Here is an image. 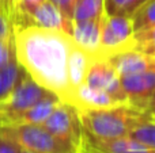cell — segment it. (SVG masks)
I'll list each match as a JSON object with an SVG mask.
<instances>
[{"label": "cell", "mask_w": 155, "mask_h": 153, "mask_svg": "<svg viewBox=\"0 0 155 153\" xmlns=\"http://www.w3.org/2000/svg\"><path fill=\"white\" fill-rule=\"evenodd\" d=\"M15 54L23 70L63 102L71 103L70 61L75 48L72 37L60 30L37 26L14 27Z\"/></svg>", "instance_id": "cell-1"}, {"label": "cell", "mask_w": 155, "mask_h": 153, "mask_svg": "<svg viewBox=\"0 0 155 153\" xmlns=\"http://www.w3.org/2000/svg\"><path fill=\"white\" fill-rule=\"evenodd\" d=\"M78 111L84 132L99 138L129 136L137 125L153 118L150 113L129 103L114 105L106 108Z\"/></svg>", "instance_id": "cell-2"}, {"label": "cell", "mask_w": 155, "mask_h": 153, "mask_svg": "<svg viewBox=\"0 0 155 153\" xmlns=\"http://www.w3.org/2000/svg\"><path fill=\"white\" fill-rule=\"evenodd\" d=\"M0 133L21 145V148L37 153H82L71 142L53 136L42 125L16 123L2 126Z\"/></svg>", "instance_id": "cell-3"}, {"label": "cell", "mask_w": 155, "mask_h": 153, "mask_svg": "<svg viewBox=\"0 0 155 153\" xmlns=\"http://www.w3.org/2000/svg\"><path fill=\"white\" fill-rule=\"evenodd\" d=\"M135 31L129 16L106 15L102 16L101 42L98 57L107 58L109 56L128 49H135Z\"/></svg>", "instance_id": "cell-4"}, {"label": "cell", "mask_w": 155, "mask_h": 153, "mask_svg": "<svg viewBox=\"0 0 155 153\" xmlns=\"http://www.w3.org/2000/svg\"><path fill=\"white\" fill-rule=\"evenodd\" d=\"M48 132L61 140L71 142L83 151V129L79 118V111L75 106L67 102H60L52 114L42 123Z\"/></svg>", "instance_id": "cell-5"}, {"label": "cell", "mask_w": 155, "mask_h": 153, "mask_svg": "<svg viewBox=\"0 0 155 153\" xmlns=\"http://www.w3.org/2000/svg\"><path fill=\"white\" fill-rule=\"evenodd\" d=\"M84 84L91 88L105 91L117 103H128L127 95L121 87L120 76L112 67V64L107 61V58L94 57L88 67Z\"/></svg>", "instance_id": "cell-6"}, {"label": "cell", "mask_w": 155, "mask_h": 153, "mask_svg": "<svg viewBox=\"0 0 155 153\" xmlns=\"http://www.w3.org/2000/svg\"><path fill=\"white\" fill-rule=\"evenodd\" d=\"M120 81L129 105L144 110V106L155 94V65L143 72L121 76Z\"/></svg>", "instance_id": "cell-7"}, {"label": "cell", "mask_w": 155, "mask_h": 153, "mask_svg": "<svg viewBox=\"0 0 155 153\" xmlns=\"http://www.w3.org/2000/svg\"><path fill=\"white\" fill-rule=\"evenodd\" d=\"M83 146L98 153H155L154 148L139 142L131 136L99 138L83 132Z\"/></svg>", "instance_id": "cell-8"}, {"label": "cell", "mask_w": 155, "mask_h": 153, "mask_svg": "<svg viewBox=\"0 0 155 153\" xmlns=\"http://www.w3.org/2000/svg\"><path fill=\"white\" fill-rule=\"evenodd\" d=\"M26 26H37L42 27V29L60 30V31H64L72 37L74 23L64 18V15L60 12V10L53 3L49 2V0H45L27 15L25 24L19 27Z\"/></svg>", "instance_id": "cell-9"}, {"label": "cell", "mask_w": 155, "mask_h": 153, "mask_svg": "<svg viewBox=\"0 0 155 153\" xmlns=\"http://www.w3.org/2000/svg\"><path fill=\"white\" fill-rule=\"evenodd\" d=\"M107 61L112 64V67L116 69L120 77L143 72V70L150 69L155 65V62L147 54L136 48L112 54L107 57Z\"/></svg>", "instance_id": "cell-10"}, {"label": "cell", "mask_w": 155, "mask_h": 153, "mask_svg": "<svg viewBox=\"0 0 155 153\" xmlns=\"http://www.w3.org/2000/svg\"><path fill=\"white\" fill-rule=\"evenodd\" d=\"M102 16L97 19H87V20L74 22V27H72L74 42L80 49H83L88 54H91L93 57H98V54H99Z\"/></svg>", "instance_id": "cell-11"}, {"label": "cell", "mask_w": 155, "mask_h": 153, "mask_svg": "<svg viewBox=\"0 0 155 153\" xmlns=\"http://www.w3.org/2000/svg\"><path fill=\"white\" fill-rule=\"evenodd\" d=\"M71 105L75 106L78 110H95V108H106L121 103H117L102 89L91 88L87 84H82L74 92Z\"/></svg>", "instance_id": "cell-12"}, {"label": "cell", "mask_w": 155, "mask_h": 153, "mask_svg": "<svg viewBox=\"0 0 155 153\" xmlns=\"http://www.w3.org/2000/svg\"><path fill=\"white\" fill-rule=\"evenodd\" d=\"M60 102H61V99H60L56 94H51V95H48V96L42 98L40 102H37L34 106H31V107L21 117L18 123L42 125Z\"/></svg>", "instance_id": "cell-13"}, {"label": "cell", "mask_w": 155, "mask_h": 153, "mask_svg": "<svg viewBox=\"0 0 155 153\" xmlns=\"http://www.w3.org/2000/svg\"><path fill=\"white\" fill-rule=\"evenodd\" d=\"M22 73H23V68L19 65L16 58L0 67V102L12 92L19 79L22 77Z\"/></svg>", "instance_id": "cell-14"}, {"label": "cell", "mask_w": 155, "mask_h": 153, "mask_svg": "<svg viewBox=\"0 0 155 153\" xmlns=\"http://www.w3.org/2000/svg\"><path fill=\"white\" fill-rule=\"evenodd\" d=\"M134 31L142 33L155 27V0H147L131 16Z\"/></svg>", "instance_id": "cell-15"}, {"label": "cell", "mask_w": 155, "mask_h": 153, "mask_svg": "<svg viewBox=\"0 0 155 153\" xmlns=\"http://www.w3.org/2000/svg\"><path fill=\"white\" fill-rule=\"evenodd\" d=\"M105 14V0H76L74 22L101 18Z\"/></svg>", "instance_id": "cell-16"}, {"label": "cell", "mask_w": 155, "mask_h": 153, "mask_svg": "<svg viewBox=\"0 0 155 153\" xmlns=\"http://www.w3.org/2000/svg\"><path fill=\"white\" fill-rule=\"evenodd\" d=\"M146 2L147 0H105V14L131 18L135 11Z\"/></svg>", "instance_id": "cell-17"}, {"label": "cell", "mask_w": 155, "mask_h": 153, "mask_svg": "<svg viewBox=\"0 0 155 153\" xmlns=\"http://www.w3.org/2000/svg\"><path fill=\"white\" fill-rule=\"evenodd\" d=\"M129 136L139 142L155 149V119L150 118L142 122L129 133Z\"/></svg>", "instance_id": "cell-18"}, {"label": "cell", "mask_w": 155, "mask_h": 153, "mask_svg": "<svg viewBox=\"0 0 155 153\" xmlns=\"http://www.w3.org/2000/svg\"><path fill=\"white\" fill-rule=\"evenodd\" d=\"M14 58H16L14 35L8 38H0V67L8 64Z\"/></svg>", "instance_id": "cell-19"}, {"label": "cell", "mask_w": 155, "mask_h": 153, "mask_svg": "<svg viewBox=\"0 0 155 153\" xmlns=\"http://www.w3.org/2000/svg\"><path fill=\"white\" fill-rule=\"evenodd\" d=\"M49 2H52L59 8L65 19L74 23V10H75L76 0H49Z\"/></svg>", "instance_id": "cell-20"}, {"label": "cell", "mask_w": 155, "mask_h": 153, "mask_svg": "<svg viewBox=\"0 0 155 153\" xmlns=\"http://www.w3.org/2000/svg\"><path fill=\"white\" fill-rule=\"evenodd\" d=\"M135 43H136V46H135L136 49L155 45V27L142 33H136L135 34Z\"/></svg>", "instance_id": "cell-21"}, {"label": "cell", "mask_w": 155, "mask_h": 153, "mask_svg": "<svg viewBox=\"0 0 155 153\" xmlns=\"http://www.w3.org/2000/svg\"><path fill=\"white\" fill-rule=\"evenodd\" d=\"M21 145L12 138L0 133V153H19Z\"/></svg>", "instance_id": "cell-22"}, {"label": "cell", "mask_w": 155, "mask_h": 153, "mask_svg": "<svg viewBox=\"0 0 155 153\" xmlns=\"http://www.w3.org/2000/svg\"><path fill=\"white\" fill-rule=\"evenodd\" d=\"M14 35L12 19L0 11V38H8Z\"/></svg>", "instance_id": "cell-23"}, {"label": "cell", "mask_w": 155, "mask_h": 153, "mask_svg": "<svg viewBox=\"0 0 155 153\" xmlns=\"http://www.w3.org/2000/svg\"><path fill=\"white\" fill-rule=\"evenodd\" d=\"M0 11L4 12L12 19L14 23V12H15V0H0Z\"/></svg>", "instance_id": "cell-24"}, {"label": "cell", "mask_w": 155, "mask_h": 153, "mask_svg": "<svg viewBox=\"0 0 155 153\" xmlns=\"http://www.w3.org/2000/svg\"><path fill=\"white\" fill-rule=\"evenodd\" d=\"M139 50H142L143 53H146L151 60L155 62V45H150V46H144V48H139Z\"/></svg>", "instance_id": "cell-25"}, {"label": "cell", "mask_w": 155, "mask_h": 153, "mask_svg": "<svg viewBox=\"0 0 155 153\" xmlns=\"http://www.w3.org/2000/svg\"><path fill=\"white\" fill-rule=\"evenodd\" d=\"M147 113H150L151 115H155V105H150V106H147V107L144 108Z\"/></svg>", "instance_id": "cell-26"}, {"label": "cell", "mask_w": 155, "mask_h": 153, "mask_svg": "<svg viewBox=\"0 0 155 153\" xmlns=\"http://www.w3.org/2000/svg\"><path fill=\"white\" fill-rule=\"evenodd\" d=\"M150 105H155V94H154V95H153V96H151V98H150V100H148V102H147V105H146V106H144V108H146V107H147V106H150Z\"/></svg>", "instance_id": "cell-27"}, {"label": "cell", "mask_w": 155, "mask_h": 153, "mask_svg": "<svg viewBox=\"0 0 155 153\" xmlns=\"http://www.w3.org/2000/svg\"><path fill=\"white\" fill-rule=\"evenodd\" d=\"M19 153H37V152H33V151H29V149H23V148H22L21 151H19Z\"/></svg>", "instance_id": "cell-28"}, {"label": "cell", "mask_w": 155, "mask_h": 153, "mask_svg": "<svg viewBox=\"0 0 155 153\" xmlns=\"http://www.w3.org/2000/svg\"><path fill=\"white\" fill-rule=\"evenodd\" d=\"M153 118H154V119H155V115H153Z\"/></svg>", "instance_id": "cell-29"}]
</instances>
